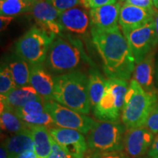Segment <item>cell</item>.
<instances>
[{
  "instance_id": "obj_1",
  "label": "cell",
  "mask_w": 158,
  "mask_h": 158,
  "mask_svg": "<svg viewBox=\"0 0 158 158\" xmlns=\"http://www.w3.org/2000/svg\"><path fill=\"white\" fill-rule=\"evenodd\" d=\"M92 43L103 63L108 78L129 80L135 68V59L127 40L116 27L111 29L91 27Z\"/></svg>"
},
{
  "instance_id": "obj_2",
  "label": "cell",
  "mask_w": 158,
  "mask_h": 158,
  "mask_svg": "<svg viewBox=\"0 0 158 158\" xmlns=\"http://www.w3.org/2000/svg\"><path fill=\"white\" fill-rule=\"evenodd\" d=\"M54 100L84 114L90 113L88 76L75 70L54 76Z\"/></svg>"
},
{
  "instance_id": "obj_3",
  "label": "cell",
  "mask_w": 158,
  "mask_h": 158,
  "mask_svg": "<svg viewBox=\"0 0 158 158\" xmlns=\"http://www.w3.org/2000/svg\"><path fill=\"white\" fill-rule=\"evenodd\" d=\"M45 62L48 70L59 76L77 70L82 63L91 61L78 39L59 36L51 43Z\"/></svg>"
},
{
  "instance_id": "obj_4",
  "label": "cell",
  "mask_w": 158,
  "mask_h": 158,
  "mask_svg": "<svg viewBox=\"0 0 158 158\" xmlns=\"http://www.w3.org/2000/svg\"><path fill=\"white\" fill-rule=\"evenodd\" d=\"M158 103V92H148L132 79L124 98L121 119L127 129L144 126L152 108Z\"/></svg>"
},
{
  "instance_id": "obj_5",
  "label": "cell",
  "mask_w": 158,
  "mask_h": 158,
  "mask_svg": "<svg viewBox=\"0 0 158 158\" xmlns=\"http://www.w3.org/2000/svg\"><path fill=\"white\" fill-rule=\"evenodd\" d=\"M125 128L118 122H95L87 134L88 149L95 152L122 151Z\"/></svg>"
},
{
  "instance_id": "obj_6",
  "label": "cell",
  "mask_w": 158,
  "mask_h": 158,
  "mask_svg": "<svg viewBox=\"0 0 158 158\" xmlns=\"http://www.w3.org/2000/svg\"><path fill=\"white\" fill-rule=\"evenodd\" d=\"M128 88L129 84L127 80L106 79V92L100 101L93 108L94 117L101 122L119 121Z\"/></svg>"
},
{
  "instance_id": "obj_7",
  "label": "cell",
  "mask_w": 158,
  "mask_h": 158,
  "mask_svg": "<svg viewBox=\"0 0 158 158\" xmlns=\"http://www.w3.org/2000/svg\"><path fill=\"white\" fill-rule=\"evenodd\" d=\"M55 37L40 27H31L15 43V54L29 64H43Z\"/></svg>"
},
{
  "instance_id": "obj_8",
  "label": "cell",
  "mask_w": 158,
  "mask_h": 158,
  "mask_svg": "<svg viewBox=\"0 0 158 158\" xmlns=\"http://www.w3.org/2000/svg\"><path fill=\"white\" fill-rule=\"evenodd\" d=\"M45 110L51 116L56 126L88 134L95 123L89 116L66 107L55 100L45 101Z\"/></svg>"
},
{
  "instance_id": "obj_9",
  "label": "cell",
  "mask_w": 158,
  "mask_h": 158,
  "mask_svg": "<svg viewBox=\"0 0 158 158\" xmlns=\"http://www.w3.org/2000/svg\"><path fill=\"white\" fill-rule=\"evenodd\" d=\"M122 31L136 64L141 62L149 53L154 50L158 43L155 18L141 27L133 29H122Z\"/></svg>"
},
{
  "instance_id": "obj_10",
  "label": "cell",
  "mask_w": 158,
  "mask_h": 158,
  "mask_svg": "<svg viewBox=\"0 0 158 158\" xmlns=\"http://www.w3.org/2000/svg\"><path fill=\"white\" fill-rule=\"evenodd\" d=\"M50 133L59 147L74 158H84L88 149L84 135L78 130L62 127H52Z\"/></svg>"
},
{
  "instance_id": "obj_11",
  "label": "cell",
  "mask_w": 158,
  "mask_h": 158,
  "mask_svg": "<svg viewBox=\"0 0 158 158\" xmlns=\"http://www.w3.org/2000/svg\"><path fill=\"white\" fill-rule=\"evenodd\" d=\"M31 13L40 28L54 36L61 34L63 29L59 19L62 13L46 0H35Z\"/></svg>"
},
{
  "instance_id": "obj_12",
  "label": "cell",
  "mask_w": 158,
  "mask_h": 158,
  "mask_svg": "<svg viewBox=\"0 0 158 158\" xmlns=\"http://www.w3.org/2000/svg\"><path fill=\"white\" fill-rule=\"evenodd\" d=\"M154 141V134L144 126L127 129L124 139V150L131 158H138L149 152Z\"/></svg>"
},
{
  "instance_id": "obj_13",
  "label": "cell",
  "mask_w": 158,
  "mask_h": 158,
  "mask_svg": "<svg viewBox=\"0 0 158 158\" xmlns=\"http://www.w3.org/2000/svg\"><path fill=\"white\" fill-rule=\"evenodd\" d=\"M59 22L62 29L69 32L84 35L91 25L89 12L83 6H77L61 13Z\"/></svg>"
},
{
  "instance_id": "obj_14",
  "label": "cell",
  "mask_w": 158,
  "mask_h": 158,
  "mask_svg": "<svg viewBox=\"0 0 158 158\" xmlns=\"http://www.w3.org/2000/svg\"><path fill=\"white\" fill-rule=\"evenodd\" d=\"M31 85L44 101L54 100V78L43 64H30Z\"/></svg>"
},
{
  "instance_id": "obj_15",
  "label": "cell",
  "mask_w": 158,
  "mask_h": 158,
  "mask_svg": "<svg viewBox=\"0 0 158 158\" xmlns=\"http://www.w3.org/2000/svg\"><path fill=\"white\" fill-rule=\"evenodd\" d=\"M119 2L106 5L89 10L91 27L100 29H111L118 27L120 13Z\"/></svg>"
},
{
  "instance_id": "obj_16",
  "label": "cell",
  "mask_w": 158,
  "mask_h": 158,
  "mask_svg": "<svg viewBox=\"0 0 158 158\" xmlns=\"http://www.w3.org/2000/svg\"><path fill=\"white\" fill-rule=\"evenodd\" d=\"M156 13V10L144 9L126 2L120 8L118 23L122 29L136 28L153 19Z\"/></svg>"
},
{
  "instance_id": "obj_17",
  "label": "cell",
  "mask_w": 158,
  "mask_h": 158,
  "mask_svg": "<svg viewBox=\"0 0 158 158\" xmlns=\"http://www.w3.org/2000/svg\"><path fill=\"white\" fill-rule=\"evenodd\" d=\"M155 50L149 53L141 62L136 64L133 73V79L148 92H157L154 85L155 75Z\"/></svg>"
},
{
  "instance_id": "obj_18",
  "label": "cell",
  "mask_w": 158,
  "mask_h": 158,
  "mask_svg": "<svg viewBox=\"0 0 158 158\" xmlns=\"http://www.w3.org/2000/svg\"><path fill=\"white\" fill-rule=\"evenodd\" d=\"M37 100H43V99L31 85L16 87L6 95L1 96V101L13 110L23 107L29 102Z\"/></svg>"
},
{
  "instance_id": "obj_19",
  "label": "cell",
  "mask_w": 158,
  "mask_h": 158,
  "mask_svg": "<svg viewBox=\"0 0 158 158\" xmlns=\"http://www.w3.org/2000/svg\"><path fill=\"white\" fill-rule=\"evenodd\" d=\"M2 142L8 152V158H15L27 150H35L32 134L29 127L13 134Z\"/></svg>"
},
{
  "instance_id": "obj_20",
  "label": "cell",
  "mask_w": 158,
  "mask_h": 158,
  "mask_svg": "<svg viewBox=\"0 0 158 158\" xmlns=\"http://www.w3.org/2000/svg\"><path fill=\"white\" fill-rule=\"evenodd\" d=\"M32 134L35 151L37 157L48 158L52 150L53 138L49 128L41 125L28 124Z\"/></svg>"
},
{
  "instance_id": "obj_21",
  "label": "cell",
  "mask_w": 158,
  "mask_h": 158,
  "mask_svg": "<svg viewBox=\"0 0 158 158\" xmlns=\"http://www.w3.org/2000/svg\"><path fill=\"white\" fill-rule=\"evenodd\" d=\"M0 122L2 129L13 134L19 133L29 127L28 124L23 122L17 115L14 110L7 106L2 101H1Z\"/></svg>"
},
{
  "instance_id": "obj_22",
  "label": "cell",
  "mask_w": 158,
  "mask_h": 158,
  "mask_svg": "<svg viewBox=\"0 0 158 158\" xmlns=\"http://www.w3.org/2000/svg\"><path fill=\"white\" fill-rule=\"evenodd\" d=\"M88 89L91 107L92 109L100 101L106 92V79L98 70L91 68L89 71Z\"/></svg>"
},
{
  "instance_id": "obj_23",
  "label": "cell",
  "mask_w": 158,
  "mask_h": 158,
  "mask_svg": "<svg viewBox=\"0 0 158 158\" xmlns=\"http://www.w3.org/2000/svg\"><path fill=\"white\" fill-rule=\"evenodd\" d=\"M17 87L28 86L30 80V64L24 59L19 58L13 59L7 63Z\"/></svg>"
},
{
  "instance_id": "obj_24",
  "label": "cell",
  "mask_w": 158,
  "mask_h": 158,
  "mask_svg": "<svg viewBox=\"0 0 158 158\" xmlns=\"http://www.w3.org/2000/svg\"><path fill=\"white\" fill-rule=\"evenodd\" d=\"M35 0H1V15L13 16L31 11Z\"/></svg>"
},
{
  "instance_id": "obj_25",
  "label": "cell",
  "mask_w": 158,
  "mask_h": 158,
  "mask_svg": "<svg viewBox=\"0 0 158 158\" xmlns=\"http://www.w3.org/2000/svg\"><path fill=\"white\" fill-rule=\"evenodd\" d=\"M17 87L7 64H2L0 70V95H6Z\"/></svg>"
},
{
  "instance_id": "obj_26",
  "label": "cell",
  "mask_w": 158,
  "mask_h": 158,
  "mask_svg": "<svg viewBox=\"0 0 158 158\" xmlns=\"http://www.w3.org/2000/svg\"><path fill=\"white\" fill-rule=\"evenodd\" d=\"M23 122L28 124H32V125H41L49 128L55 127L56 124L54 123L51 116L46 111L43 113L31 114V115H26L21 117Z\"/></svg>"
},
{
  "instance_id": "obj_27",
  "label": "cell",
  "mask_w": 158,
  "mask_h": 158,
  "mask_svg": "<svg viewBox=\"0 0 158 158\" xmlns=\"http://www.w3.org/2000/svg\"><path fill=\"white\" fill-rule=\"evenodd\" d=\"M20 118L26 115L37 114L45 112V101L44 100H37L31 101L26 104L23 107L14 110Z\"/></svg>"
},
{
  "instance_id": "obj_28",
  "label": "cell",
  "mask_w": 158,
  "mask_h": 158,
  "mask_svg": "<svg viewBox=\"0 0 158 158\" xmlns=\"http://www.w3.org/2000/svg\"><path fill=\"white\" fill-rule=\"evenodd\" d=\"M46 1L51 4L60 13L73 8L78 5L83 6V0H46Z\"/></svg>"
},
{
  "instance_id": "obj_29",
  "label": "cell",
  "mask_w": 158,
  "mask_h": 158,
  "mask_svg": "<svg viewBox=\"0 0 158 158\" xmlns=\"http://www.w3.org/2000/svg\"><path fill=\"white\" fill-rule=\"evenodd\" d=\"M144 127L153 134H158V103L152 109L144 124Z\"/></svg>"
},
{
  "instance_id": "obj_30",
  "label": "cell",
  "mask_w": 158,
  "mask_h": 158,
  "mask_svg": "<svg viewBox=\"0 0 158 158\" xmlns=\"http://www.w3.org/2000/svg\"><path fill=\"white\" fill-rule=\"evenodd\" d=\"M86 158H131L127 154L117 152H92L89 153Z\"/></svg>"
},
{
  "instance_id": "obj_31",
  "label": "cell",
  "mask_w": 158,
  "mask_h": 158,
  "mask_svg": "<svg viewBox=\"0 0 158 158\" xmlns=\"http://www.w3.org/2000/svg\"><path fill=\"white\" fill-rule=\"evenodd\" d=\"M48 158H74L64 152L54 140H53L52 150Z\"/></svg>"
},
{
  "instance_id": "obj_32",
  "label": "cell",
  "mask_w": 158,
  "mask_h": 158,
  "mask_svg": "<svg viewBox=\"0 0 158 158\" xmlns=\"http://www.w3.org/2000/svg\"><path fill=\"white\" fill-rule=\"evenodd\" d=\"M115 2H116V0H83V7L85 8L93 9Z\"/></svg>"
},
{
  "instance_id": "obj_33",
  "label": "cell",
  "mask_w": 158,
  "mask_h": 158,
  "mask_svg": "<svg viewBox=\"0 0 158 158\" xmlns=\"http://www.w3.org/2000/svg\"><path fill=\"white\" fill-rule=\"evenodd\" d=\"M126 1V2L130 5L142 7V8L150 10H156L152 0H122Z\"/></svg>"
},
{
  "instance_id": "obj_34",
  "label": "cell",
  "mask_w": 158,
  "mask_h": 158,
  "mask_svg": "<svg viewBox=\"0 0 158 158\" xmlns=\"http://www.w3.org/2000/svg\"><path fill=\"white\" fill-rule=\"evenodd\" d=\"M148 155L149 157H157L158 156V134L156 137L154 138V141L152 144L151 147L148 152Z\"/></svg>"
},
{
  "instance_id": "obj_35",
  "label": "cell",
  "mask_w": 158,
  "mask_h": 158,
  "mask_svg": "<svg viewBox=\"0 0 158 158\" xmlns=\"http://www.w3.org/2000/svg\"><path fill=\"white\" fill-rule=\"evenodd\" d=\"M13 19H14V17L13 16L1 15V17H0V29H1V31H5Z\"/></svg>"
},
{
  "instance_id": "obj_36",
  "label": "cell",
  "mask_w": 158,
  "mask_h": 158,
  "mask_svg": "<svg viewBox=\"0 0 158 158\" xmlns=\"http://www.w3.org/2000/svg\"><path fill=\"white\" fill-rule=\"evenodd\" d=\"M15 158H38L35 150H27L21 153Z\"/></svg>"
},
{
  "instance_id": "obj_37",
  "label": "cell",
  "mask_w": 158,
  "mask_h": 158,
  "mask_svg": "<svg viewBox=\"0 0 158 158\" xmlns=\"http://www.w3.org/2000/svg\"><path fill=\"white\" fill-rule=\"evenodd\" d=\"M0 158H8V152L3 142L1 143V147H0Z\"/></svg>"
},
{
  "instance_id": "obj_38",
  "label": "cell",
  "mask_w": 158,
  "mask_h": 158,
  "mask_svg": "<svg viewBox=\"0 0 158 158\" xmlns=\"http://www.w3.org/2000/svg\"><path fill=\"white\" fill-rule=\"evenodd\" d=\"M155 24L156 34H157V37L158 40V12L156 13V14L155 15Z\"/></svg>"
},
{
  "instance_id": "obj_39",
  "label": "cell",
  "mask_w": 158,
  "mask_h": 158,
  "mask_svg": "<svg viewBox=\"0 0 158 158\" xmlns=\"http://www.w3.org/2000/svg\"><path fill=\"white\" fill-rule=\"evenodd\" d=\"M153 1V4L155 5V7L156 8L158 9V0H152Z\"/></svg>"
},
{
  "instance_id": "obj_40",
  "label": "cell",
  "mask_w": 158,
  "mask_h": 158,
  "mask_svg": "<svg viewBox=\"0 0 158 158\" xmlns=\"http://www.w3.org/2000/svg\"><path fill=\"white\" fill-rule=\"evenodd\" d=\"M156 78H157V81L158 82V64H157V71H156Z\"/></svg>"
},
{
  "instance_id": "obj_41",
  "label": "cell",
  "mask_w": 158,
  "mask_h": 158,
  "mask_svg": "<svg viewBox=\"0 0 158 158\" xmlns=\"http://www.w3.org/2000/svg\"><path fill=\"white\" fill-rule=\"evenodd\" d=\"M150 158H158V156L157 157H150Z\"/></svg>"
},
{
  "instance_id": "obj_42",
  "label": "cell",
  "mask_w": 158,
  "mask_h": 158,
  "mask_svg": "<svg viewBox=\"0 0 158 158\" xmlns=\"http://www.w3.org/2000/svg\"><path fill=\"white\" fill-rule=\"evenodd\" d=\"M38 158H41V157H38Z\"/></svg>"
}]
</instances>
